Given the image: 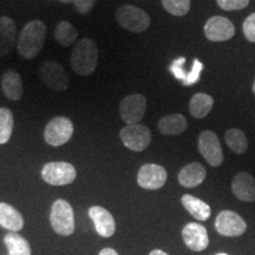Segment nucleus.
Returning <instances> with one entry per match:
<instances>
[{
    "mask_svg": "<svg viewBox=\"0 0 255 255\" xmlns=\"http://www.w3.org/2000/svg\"><path fill=\"white\" fill-rule=\"evenodd\" d=\"M46 39V25L41 20H32L20 31L18 38V53L25 59L38 56Z\"/></svg>",
    "mask_w": 255,
    "mask_h": 255,
    "instance_id": "obj_1",
    "label": "nucleus"
},
{
    "mask_svg": "<svg viewBox=\"0 0 255 255\" xmlns=\"http://www.w3.org/2000/svg\"><path fill=\"white\" fill-rule=\"evenodd\" d=\"M98 63L97 44L90 38L81 39L73 47L70 64L77 75L87 77L95 72Z\"/></svg>",
    "mask_w": 255,
    "mask_h": 255,
    "instance_id": "obj_2",
    "label": "nucleus"
},
{
    "mask_svg": "<svg viewBox=\"0 0 255 255\" xmlns=\"http://www.w3.org/2000/svg\"><path fill=\"white\" fill-rule=\"evenodd\" d=\"M50 222L57 234L69 237L75 232V214L68 201L56 200L51 207Z\"/></svg>",
    "mask_w": 255,
    "mask_h": 255,
    "instance_id": "obj_3",
    "label": "nucleus"
},
{
    "mask_svg": "<svg viewBox=\"0 0 255 255\" xmlns=\"http://www.w3.org/2000/svg\"><path fill=\"white\" fill-rule=\"evenodd\" d=\"M116 19L120 26L126 30L141 33L150 25V17L142 8L132 5H123L116 11Z\"/></svg>",
    "mask_w": 255,
    "mask_h": 255,
    "instance_id": "obj_4",
    "label": "nucleus"
},
{
    "mask_svg": "<svg viewBox=\"0 0 255 255\" xmlns=\"http://www.w3.org/2000/svg\"><path fill=\"white\" fill-rule=\"evenodd\" d=\"M73 123L64 116H57L46 124L44 139L51 146H60L68 143L73 135Z\"/></svg>",
    "mask_w": 255,
    "mask_h": 255,
    "instance_id": "obj_5",
    "label": "nucleus"
},
{
    "mask_svg": "<svg viewBox=\"0 0 255 255\" xmlns=\"http://www.w3.org/2000/svg\"><path fill=\"white\" fill-rule=\"evenodd\" d=\"M77 176L76 168L68 162H50L41 169V178L51 186H66Z\"/></svg>",
    "mask_w": 255,
    "mask_h": 255,
    "instance_id": "obj_6",
    "label": "nucleus"
},
{
    "mask_svg": "<svg viewBox=\"0 0 255 255\" xmlns=\"http://www.w3.org/2000/svg\"><path fill=\"white\" fill-rule=\"evenodd\" d=\"M120 137L129 150L139 152L145 150L151 142V131L143 124H130L121 129Z\"/></svg>",
    "mask_w": 255,
    "mask_h": 255,
    "instance_id": "obj_7",
    "label": "nucleus"
},
{
    "mask_svg": "<svg viewBox=\"0 0 255 255\" xmlns=\"http://www.w3.org/2000/svg\"><path fill=\"white\" fill-rule=\"evenodd\" d=\"M39 76L47 88L55 91H65L69 88V77L59 63L46 60L40 65Z\"/></svg>",
    "mask_w": 255,
    "mask_h": 255,
    "instance_id": "obj_8",
    "label": "nucleus"
},
{
    "mask_svg": "<svg viewBox=\"0 0 255 255\" xmlns=\"http://www.w3.org/2000/svg\"><path fill=\"white\" fill-rule=\"evenodd\" d=\"M197 148L201 155L212 167H220L223 162V151L219 137L214 131L205 130L201 132L197 142Z\"/></svg>",
    "mask_w": 255,
    "mask_h": 255,
    "instance_id": "obj_9",
    "label": "nucleus"
},
{
    "mask_svg": "<svg viewBox=\"0 0 255 255\" xmlns=\"http://www.w3.org/2000/svg\"><path fill=\"white\" fill-rule=\"evenodd\" d=\"M146 100L143 95L135 94L124 97L120 103V116L127 126L138 124L144 117Z\"/></svg>",
    "mask_w": 255,
    "mask_h": 255,
    "instance_id": "obj_10",
    "label": "nucleus"
},
{
    "mask_svg": "<svg viewBox=\"0 0 255 255\" xmlns=\"http://www.w3.org/2000/svg\"><path fill=\"white\" fill-rule=\"evenodd\" d=\"M215 229L223 237H240L247 231V223L240 215L232 210H222L216 216Z\"/></svg>",
    "mask_w": 255,
    "mask_h": 255,
    "instance_id": "obj_11",
    "label": "nucleus"
},
{
    "mask_svg": "<svg viewBox=\"0 0 255 255\" xmlns=\"http://www.w3.org/2000/svg\"><path fill=\"white\" fill-rule=\"evenodd\" d=\"M167 178V170L162 165L148 163L139 168L137 174V183L143 189L156 190L164 186Z\"/></svg>",
    "mask_w": 255,
    "mask_h": 255,
    "instance_id": "obj_12",
    "label": "nucleus"
},
{
    "mask_svg": "<svg viewBox=\"0 0 255 255\" xmlns=\"http://www.w3.org/2000/svg\"><path fill=\"white\" fill-rule=\"evenodd\" d=\"M205 34L212 41H226L234 37L235 27L229 19L215 15L207 20Z\"/></svg>",
    "mask_w": 255,
    "mask_h": 255,
    "instance_id": "obj_13",
    "label": "nucleus"
},
{
    "mask_svg": "<svg viewBox=\"0 0 255 255\" xmlns=\"http://www.w3.org/2000/svg\"><path fill=\"white\" fill-rule=\"evenodd\" d=\"M182 238L186 246L194 252L205 251L209 245L208 232L205 226L197 222H190L184 226Z\"/></svg>",
    "mask_w": 255,
    "mask_h": 255,
    "instance_id": "obj_14",
    "label": "nucleus"
},
{
    "mask_svg": "<svg viewBox=\"0 0 255 255\" xmlns=\"http://www.w3.org/2000/svg\"><path fill=\"white\" fill-rule=\"evenodd\" d=\"M89 216L94 222L96 232L103 238L113 237L116 232V222L111 213L101 206H94L89 209Z\"/></svg>",
    "mask_w": 255,
    "mask_h": 255,
    "instance_id": "obj_15",
    "label": "nucleus"
},
{
    "mask_svg": "<svg viewBox=\"0 0 255 255\" xmlns=\"http://www.w3.org/2000/svg\"><path fill=\"white\" fill-rule=\"evenodd\" d=\"M232 191L244 202H255V178L246 171H241L232 182Z\"/></svg>",
    "mask_w": 255,
    "mask_h": 255,
    "instance_id": "obj_16",
    "label": "nucleus"
},
{
    "mask_svg": "<svg viewBox=\"0 0 255 255\" xmlns=\"http://www.w3.org/2000/svg\"><path fill=\"white\" fill-rule=\"evenodd\" d=\"M17 44V26L13 19L0 17V57L7 56Z\"/></svg>",
    "mask_w": 255,
    "mask_h": 255,
    "instance_id": "obj_17",
    "label": "nucleus"
},
{
    "mask_svg": "<svg viewBox=\"0 0 255 255\" xmlns=\"http://www.w3.org/2000/svg\"><path fill=\"white\" fill-rule=\"evenodd\" d=\"M207 170L201 163L193 162L181 169L178 174V182L184 188H195L205 181Z\"/></svg>",
    "mask_w": 255,
    "mask_h": 255,
    "instance_id": "obj_18",
    "label": "nucleus"
},
{
    "mask_svg": "<svg viewBox=\"0 0 255 255\" xmlns=\"http://www.w3.org/2000/svg\"><path fill=\"white\" fill-rule=\"evenodd\" d=\"M1 88L9 101H20L24 95L21 76L13 70H8L1 76Z\"/></svg>",
    "mask_w": 255,
    "mask_h": 255,
    "instance_id": "obj_19",
    "label": "nucleus"
},
{
    "mask_svg": "<svg viewBox=\"0 0 255 255\" xmlns=\"http://www.w3.org/2000/svg\"><path fill=\"white\" fill-rule=\"evenodd\" d=\"M188 128L187 119L181 114H173L162 117L157 123V130L162 135L174 136L184 132Z\"/></svg>",
    "mask_w": 255,
    "mask_h": 255,
    "instance_id": "obj_20",
    "label": "nucleus"
},
{
    "mask_svg": "<svg viewBox=\"0 0 255 255\" xmlns=\"http://www.w3.org/2000/svg\"><path fill=\"white\" fill-rule=\"evenodd\" d=\"M0 226L9 232H19L24 227V218L14 207L0 202Z\"/></svg>",
    "mask_w": 255,
    "mask_h": 255,
    "instance_id": "obj_21",
    "label": "nucleus"
},
{
    "mask_svg": "<svg viewBox=\"0 0 255 255\" xmlns=\"http://www.w3.org/2000/svg\"><path fill=\"white\" fill-rule=\"evenodd\" d=\"M181 202H182V206L186 208L187 212L199 221H207L210 218L212 210H210L209 205L205 201L200 200L199 197L186 194L181 199Z\"/></svg>",
    "mask_w": 255,
    "mask_h": 255,
    "instance_id": "obj_22",
    "label": "nucleus"
},
{
    "mask_svg": "<svg viewBox=\"0 0 255 255\" xmlns=\"http://www.w3.org/2000/svg\"><path fill=\"white\" fill-rule=\"evenodd\" d=\"M213 107H214V100H213L212 96L199 92L191 97L189 111L193 117L197 120H202L208 116Z\"/></svg>",
    "mask_w": 255,
    "mask_h": 255,
    "instance_id": "obj_23",
    "label": "nucleus"
},
{
    "mask_svg": "<svg viewBox=\"0 0 255 255\" xmlns=\"http://www.w3.org/2000/svg\"><path fill=\"white\" fill-rule=\"evenodd\" d=\"M225 141L227 143L228 148L235 154L241 155L247 151L248 139L246 133L242 131L241 129L232 128V129L227 130L225 133Z\"/></svg>",
    "mask_w": 255,
    "mask_h": 255,
    "instance_id": "obj_24",
    "label": "nucleus"
},
{
    "mask_svg": "<svg viewBox=\"0 0 255 255\" xmlns=\"http://www.w3.org/2000/svg\"><path fill=\"white\" fill-rule=\"evenodd\" d=\"M4 244L6 245L9 255H31V247L26 239L18 233H8L5 235Z\"/></svg>",
    "mask_w": 255,
    "mask_h": 255,
    "instance_id": "obj_25",
    "label": "nucleus"
},
{
    "mask_svg": "<svg viewBox=\"0 0 255 255\" xmlns=\"http://www.w3.org/2000/svg\"><path fill=\"white\" fill-rule=\"evenodd\" d=\"M78 31L69 21H59L55 30V38L57 43L64 47L71 46L77 40Z\"/></svg>",
    "mask_w": 255,
    "mask_h": 255,
    "instance_id": "obj_26",
    "label": "nucleus"
},
{
    "mask_svg": "<svg viewBox=\"0 0 255 255\" xmlns=\"http://www.w3.org/2000/svg\"><path fill=\"white\" fill-rule=\"evenodd\" d=\"M14 119L12 111L7 108H0V144H5L13 132Z\"/></svg>",
    "mask_w": 255,
    "mask_h": 255,
    "instance_id": "obj_27",
    "label": "nucleus"
},
{
    "mask_svg": "<svg viewBox=\"0 0 255 255\" xmlns=\"http://www.w3.org/2000/svg\"><path fill=\"white\" fill-rule=\"evenodd\" d=\"M162 5L168 13L183 17L190 9V0H162Z\"/></svg>",
    "mask_w": 255,
    "mask_h": 255,
    "instance_id": "obj_28",
    "label": "nucleus"
},
{
    "mask_svg": "<svg viewBox=\"0 0 255 255\" xmlns=\"http://www.w3.org/2000/svg\"><path fill=\"white\" fill-rule=\"evenodd\" d=\"M202 70H203V64L201 63L199 59H194L193 68H191L189 73H187V78L186 81L183 82V85L188 87V85H193L199 82Z\"/></svg>",
    "mask_w": 255,
    "mask_h": 255,
    "instance_id": "obj_29",
    "label": "nucleus"
},
{
    "mask_svg": "<svg viewBox=\"0 0 255 255\" xmlns=\"http://www.w3.org/2000/svg\"><path fill=\"white\" fill-rule=\"evenodd\" d=\"M216 2L225 11H237L247 7L250 0H216Z\"/></svg>",
    "mask_w": 255,
    "mask_h": 255,
    "instance_id": "obj_30",
    "label": "nucleus"
},
{
    "mask_svg": "<svg viewBox=\"0 0 255 255\" xmlns=\"http://www.w3.org/2000/svg\"><path fill=\"white\" fill-rule=\"evenodd\" d=\"M242 30L246 39L251 43H255V13H252L246 18L242 25Z\"/></svg>",
    "mask_w": 255,
    "mask_h": 255,
    "instance_id": "obj_31",
    "label": "nucleus"
},
{
    "mask_svg": "<svg viewBox=\"0 0 255 255\" xmlns=\"http://www.w3.org/2000/svg\"><path fill=\"white\" fill-rule=\"evenodd\" d=\"M184 63H186V58H184V57H180V58L174 60V63L171 64L170 66V71L173 72L175 78L182 82L186 81L187 78V72L183 70Z\"/></svg>",
    "mask_w": 255,
    "mask_h": 255,
    "instance_id": "obj_32",
    "label": "nucleus"
},
{
    "mask_svg": "<svg viewBox=\"0 0 255 255\" xmlns=\"http://www.w3.org/2000/svg\"><path fill=\"white\" fill-rule=\"evenodd\" d=\"M96 0H73L75 7L81 14H88L95 6Z\"/></svg>",
    "mask_w": 255,
    "mask_h": 255,
    "instance_id": "obj_33",
    "label": "nucleus"
},
{
    "mask_svg": "<svg viewBox=\"0 0 255 255\" xmlns=\"http://www.w3.org/2000/svg\"><path fill=\"white\" fill-rule=\"evenodd\" d=\"M98 255H119V253L115 250H113V248H104V250H102L100 252Z\"/></svg>",
    "mask_w": 255,
    "mask_h": 255,
    "instance_id": "obj_34",
    "label": "nucleus"
},
{
    "mask_svg": "<svg viewBox=\"0 0 255 255\" xmlns=\"http://www.w3.org/2000/svg\"><path fill=\"white\" fill-rule=\"evenodd\" d=\"M149 255H169V254H167L165 252L161 251V250H154L149 253Z\"/></svg>",
    "mask_w": 255,
    "mask_h": 255,
    "instance_id": "obj_35",
    "label": "nucleus"
},
{
    "mask_svg": "<svg viewBox=\"0 0 255 255\" xmlns=\"http://www.w3.org/2000/svg\"><path fill=\"white\" fill-rule=\"evenodd\" d=\"M59 1L65 2V4H68V2H73V0H59Z\"/></svg>",
    "mask_w": 255,
    "mask_h": 255,
    "instance_id": "obj_36",
    "label": "nucleus"
},
{
    "mask_svg": "<svg viewBox=\"0 0 255 255\" xmlns=\"http://www.w3.org/2000/svg\"><path fill=\"white\" fill-rule=\"evenodd\" d=\"M253 92H254V95H255V79H254V83H253Z\"/></svg>",
    "mask_w": 255,
    "mask_h": 255,
    "instance_id": "obj_37",
    "label": "nucleus"
},
{
    "mask_svg": "<svg viewBox=\"0 0 255 255\" xmlns=\"http://www.w3.org/2000/svg\"><path fill=\"white\" fill-rule=\"evenodd\" d=\"M216 255H228V254H226V253H219V254H216Z\"/></svg>",
    "mask_w": 255,
    "mask_h": 255,
    "instance_id": "obj_38",
    "label": "nucleus"
}]
</instances>
